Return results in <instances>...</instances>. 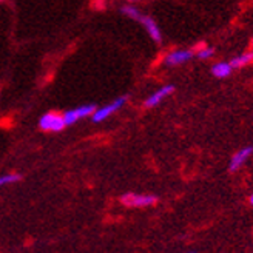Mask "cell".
<instances>
[{"label": "cell", "instance_id": "obj_1", "mask_svg": "<svg viewBox=\"0 0 253 253\" xmlns=\"http://www.w3.org/2000/svg\"><path fill=\"white\" fill-rule=\"evenodd\" d=\"M121 202L125 207L131 209H144L151 207L158 202L156 195H144V193H125L121 196Z\"/></svg>", "mask_w": 253, "mask_h": 253}, {"label": "cell", "instance_id": "obj_2", "mask_svg": "<svg viewBox=\"0 0 253 253\" xmlns=\"http://www.w3.org/2000/svg\"><path fill=\"white\" fill-rule=\"evenodd\" d=\"M39 126L45 131H62L65 128V121L63 115H59L56 111H49L39 119Z\"/></svg>", "mask_w": 253, "mask_h": 253}, {"label": "cell", "instance_id": "obj_3", "mask_svg": "<svg viewBox=\"0 0 253 253\" xmlns=\"http://www.w3.org/2000/svg\"><path fill=\"white\" fill-rule=\"evenodd\" d=\"M126 100H128V96H121V97H118V99L113 100L111 104H108V105H105V107H102V108H96V111L93 113V116H91L93 122L97 124V122L105 121V119L110 118L115 111H118L119 108H122V107L125 105Z\"/></svg>", "mask_w": 253, "mask_h": 253}, {"label": "cell", "instance_id": "obj_4", "mask_svg": "<svg viewBox=\"0 0 253 253\" xmlns=\"http://www.w3.org/2000/svg\"><path fill=\"white\" fill-rule=\"evenodd\" d=\"M96 111V107L93 104L90 105H81L78 108H73L63 113V121H65V125H73L78 121L88 118V116H93V113Z\"/></svg>", "mask_w": 253, "mask_h": 253}, {"label": "cell", "instance_id": "obj_5", "mask_svg": "<svg viewBox=\"0 0 253 253\" xmlns=\"http://www.w3.org/2000/svg\"><path fill=\"white\" fill-rule=\"evenodd\" d=\"M253 155V145H246L243 148H239L236 153L230 158V162H229V171L230 173H235L241 169L244 164L249 161V158Z\"/></svg>", "mask_w": 253, "mask_h": 253}, {"label": "cell", "instance_id": "obj_6", "mask_svg": "<svg viewBox=\"0 0 253 253\" xmlns=\"http://www.w3.org/2000/svg\"><path fill=\"white\" fill-rule=\"evenodd\" d=\"M193 59V51L190 49H174V51H170L166 57H164V63L169 67H178L182 65V63H187Z\"/></svg>", "mask_w": 253, "mask_h": 253}, {"label": "cell", "instance_id": "obj_7", "mask_svg": "<svg viewBox=\"0 0 253 253\" xmlns=\"http://www.w3.org/2000/svg\"><path fill=\"white\" fill-rule=\"evenodd\" d=\"M173 91H174V86H173V85H164V86L159 88V90H156L153 94H150V96L145 99L144 105H145L147 108H153V107L159 105L166 97H169Z\"/></svg>", "mask_w": 253, "mask_h": 253}, {"label": "cell", "instance_id": "obj_8", "mask_svg": "<svg viewBox=\"0 0 253 253\" xmlns=\"http://www.w3.org/2000/svg\"><path fill=\"white\" fill-rule=\"evenodd\" d=\"M137 22H141L142 23V27L145 28V31L148 33V36L153 39L155 42H161L162 41V34H161V30H159V27H158V23L151 19L150 16H144V14H141L139 16V19H137Z\"/></svg>", "mask_w": 253, "mask_h": 253}, {"label": "cell", "instance_id": "obj_9", "mask_svg": "<svg viewBox=\"0 0 253 253\" xmlns=\"http://www.w3.org/2000/svg\"><path fill=\"white\" fill-rule=\"evenodd\" d=\"M233 73V67L230 62H218L211 67V74L218 79H225Z\"/></svg>", "mask_w": 253, "mask_h": 253}, {"label": "cell", "instance_id": "obj_10", "mask_svg": "<svg viewBox=\"0 0 253 253\" xmlns=\"http://www.w3.org/2000/svg\"><path fill=\"white\" fill-rule=\"evenodd\" d=\"M252 62H253V51H247V53H243V54L233 57L230 60V65L235 70V68H243L246 65H250Z\"/></svg>", "mask_w": 253, "mask_h": 253}, {"label": "cell", "instance_id": "obj_11", "mask_svg": "<svg viewBox=\"0 0 253 253\" xmlns=\"http://www.w3.org/2000/svg\"><path fill=\"white\" fill-rule=\"evenodd\" d=\"M122 14H125L126 17H130V19H133V20H137L139 19V16L142 14L141 11H139L137 8H134V6H131V5H126V6H122Z\"/></svg>", "mask_w": 253, "mask_h": 253}, {"label": "cell", "instance_id": "obj_12", "mask_svg": "<svg viewBox=\"0 0 253 253\" xmlns=\"http://www.w3.org/2000/svg\"><path fill=\"white\" fill-rule=\"evenodd\" d=\"M17 181H20V176L16 174V173L3 174V176H0V187H5V185H8V184L17 182Z\"/></svg>", "mask_w": 253, "mask_h": 253}, {"label": "cell", "instance_id": "obj_13", "mask_svg": "<svg viewBox=\"0 0 253 253\" xmlns=\"http://www.w3.org/2000/svg\"><path fill=\"white\" fill-rule=\"evenodd\" d=\"M198 59L201 60H207V59H211L214 56V49L211 46H204V48H201L199 51L196 53Z\"/></svg>", "mask_w": 253, "mask_h": 253}, {"label": "cell", "instance_id": "obj_14", "mask_svg": "<svg viewBox=\"0 0 253 253\" xmlns=\"http://www.w3.org/2000/svg\"><path fill=\"white\" fill-rule=\"evenodd\" d=\"M249 202H250V206L253 207V193H252V195L249 196Z\"/></svg>", "mask_w": 253, "mask_h": 253}, {"label": "cell", "instance_id": "obj_15", "mask_svg": "<svg viewBox=\"0 0 253 253\" xmlns=\"http://www.w3.org/2000/svg\"><path fill=\"white\" fill-rule=\"evenodd\" d=\"M250 45H252V48H253V37H252V43H250Z\"/></svg>", "mask_w": 253, "mask_h": 253}, {"label": "cell", "instance_id": "obj_16", "mask_svg": "<svg viewBox=\"0 0 253 253\" xmlns=\"http://www.w3.org/2000/svg\"><path fill=\"white\" fill-rule=\"evenodd\" d=\"M185 253H196V252H185Z\"/></svg>", "mask_w": 253, "mask_h": 253}, {"label": "cell", "instance_id": "obj_17", "mask_svg": "<svg viewBox=\"0 0 253 253\" xmlns=\"http://www.w3.org/2000/svg\"><path fill=\"white\" fill-rule=\"evenodd\" d=\"M130 2H136V0H130Z\"/></svg>", "mask_w": 253, "mask_h": 253}, {"label": "cell", "instance_id": "obj_18", "mask_svg": "<svg viewBox=\"0 0 253 253\" xmlns=\"http://www.w3.org/2000/svg\"><path fill=\"white\" fill-rule=\"evenodd\" d=\"M0 2H2V0H0Z\"/></svg>", "mask_w": 253, "mask_h": 253}]
</instances>
